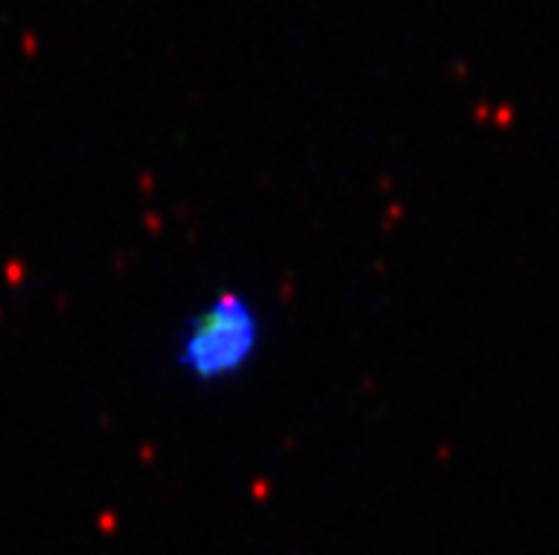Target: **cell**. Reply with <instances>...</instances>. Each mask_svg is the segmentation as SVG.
I'll use <instances>...</instances> for the list:
<instances>
[{"mask_svg": "<svg viewBox=\"0 0 559 555\" xmlns=\"http://www.w3.org/2000/svg\"><path fill=\"white\" fill-rule=\"evenodd\" d=\"M262 343L259 306L239 289H219L179 329L174 366L197 386H222L253 366Z\"/></svg>", "mask_w": 559, "mask_h": 555, "instance_id": "cell-1", "label": "cell"}]
</instances>
